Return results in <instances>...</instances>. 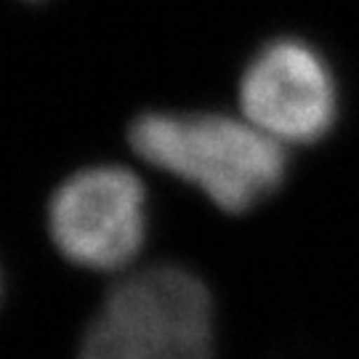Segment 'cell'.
Listing matches in <instances>:
<instances>
[{
	"mask_svg": "<svg viewBox=\"0 0 359 359\" xmlns=\"http://www.w3.org/2000/svg\"><path fill=\"white\" fill-rule=\"evenodd\" d=\"M77 359H216L208 285L179 264L130 271L93 314Z\"/></svg>",
	"mask_w": 359,
	"mask_h": 359,
	"instance_id": "2",
	"label": "cell"
},
{
	"mask_svg": "<svg viewBox=\"0 0 359 359\" xmlns=\"http://www.w3.org/2000/svg\"><path fill=\"white\" fill-rule=\"evenodd\" d=\"M147 189L120 165L80 170L53 192L48 231L56 250L80 269H128L147 243Z\"/></svg>",
	"mask_w": 359,
	"mask_h": 359,
	"instance_id": "3",
	"label": "cell"
},
{
	"mask_svg": "<svg viewBox=\"0 0 359 359\" xmlns=\"http://www.w3.org/2000/svg\"><path fill=\"white\" fill-rule=\"evenodd\" d=\"M130 149L147 165L197 187L224 213H245L283 187V144L240 117L216 112H147L130 123Z\"/></svg>",
	"mask_w": 359,
	"mask_h": 359,
	"instance_id": "1",
	"label": "cell"
},
{
	"mask_svg": "<svg viewBox=\"0 0 359 359\" xmlns=\"http://www.w3.org/2000/svg\"><path fill=\"white\" fill-rule=\"evenodd\" d=\"M240 107L245 120L277 144L304 147L333 130L341 90L320 48L285 35L261 46L243 69Z\"/></svg>",
	"mask_w": 359,
	"mask_h": 359,
	"instance_id": "4",
	"label": "cell"
},
{
	"mask_svg": "<svg viewBox=\"0 0 359 359\" xmlns=\"http://www.w3.org/2000/svg\"><path fill=\"white\" fill-rule=\"evenodd\" d=\"M0 290H3V283H0Z\"/></svg>",
	"mask_w": 359,
	"mask_h": 359,
	"instance_id": "5",
	"label": "cell"
}]
</instances>
